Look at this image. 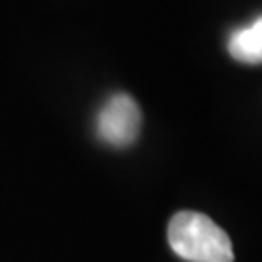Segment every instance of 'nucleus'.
<instances>
[{"label":"nucleus","mask_w":262,"mask_h":262,"mask_svg":"<svg viewBox=\"0 0 262 262\" xmlns=\"http://www.w3.org/2000/svg\"><path fill=\"white\" fill-rule=\"evenodd\" d=\"M171 251L187 262H233V247L224 229L208 215L179 212L167 227Z\"/></svg>","instance_id":"1"},{"label":"nucleus","mask_w":262,"mask_h":262,"mask_svg":"<svg viewBox=\"0 0 262 262\" xmlns=\"http://www.w3.org/2000/svg\"><path fill=\"white\" fill-rule=\"evenodd\" d=\"M142 111L128 94L111 95L97 113L95 132L111 148H128L138 140Z\"/></svg>","instance_id":"2"},{"label":"nucleus","mask_w":262,"mask_h":262,"mask_svg":"<svg viewBox=\"0 0 262 262\" xmlns=\"http://www.w3.org/2000/svg\"><path fill=\"white\" fill-rule=\"evenodd\" d=\"M231 58L243 64H262V16L237 28L227 39Z\"/></svg>","instance_id":"3"}]
</instances>
